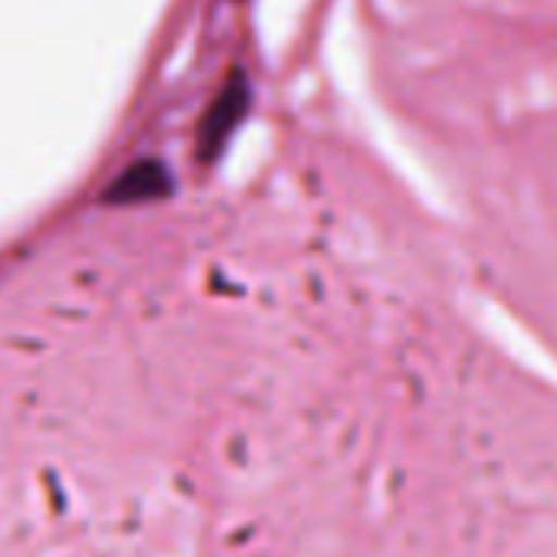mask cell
Returning a JSON list of instances; mask_svg holds the SVG:
<instances>
[{
	"label": "cell",
	"instance_id": "2",
	"mask_svg": "<svg viewBox=\"0 0 557 557\" xmlns=\"http://www.w3.org/2000/svg\"><path fill=\"white\" fill-rule=\"evenodd\" d=\"M168 187H171V171L161 164V161H135V164H128L119 177H115V184L109 187V200H115V203H141V200H151V197H161V194H168Z\"/></svg>",
	"mask_w": 557,
	"mask_h": 557
},
{
	"label": "cell",
	"instance_id": "1",
	"mask_svg": "<svg viewBox=\"0 0 557 557\" xmlns=\"http://www.w3.org/2000/svg\"><path fill=\"white\" fill-rule=\"evenodd\" d=\"M246 109H249V83H246L243 73H236V76L213 96L210 109H207L203 119H200L197 148H200L203 158L216 154V151L226 145V138H230V135L236 132V125L243 122Z\"/></svg>",
	"mask_w": 557,
	"mask_h": 557
}]
</instances>
